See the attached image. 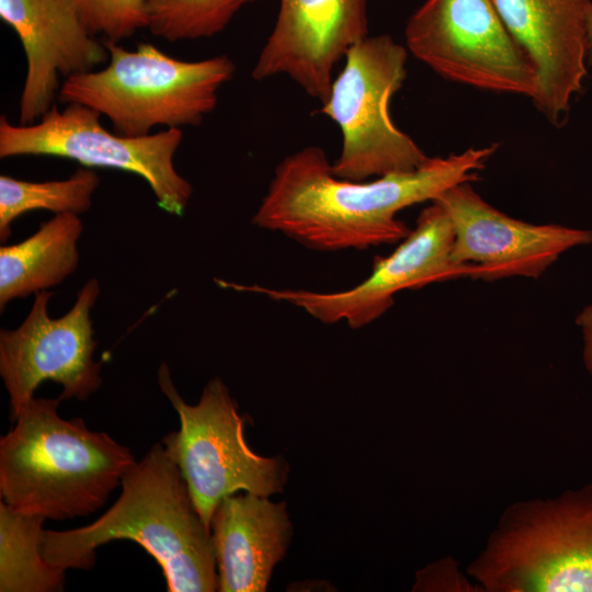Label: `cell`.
<instances>
[{"mask_svg":"<svg viewBox=\"0 0 592 592\" xmlns=\"http://www.w3.org/2000/svg\"><path fill=\"white\" fill-rule=\"evenodd\" d=\"M115 503L92 523L67 531L44 530L43 558L52 566L91 570L98 547L133 540L160 566L169 592H214L217 562L210 530L162 443L153 444L125 473Z\"/></svg>","mask_w":592,"mask_h":592,"instance_id":"cell-2","label":"cell"},{"mask_svg":"<svg viewBox=\"0 0 592 592\" xmlns=\"http://www.w3.org/2000/svg\"><path fill=\"white\" fill-rule=\"evenodd\" d=\"M45 519L18 512L0 500V592H59L66 570L42 556Z\"/></svg>","mask_w":592,"mask_h":592,"instance_id":"cell-18","label":"cell"},{"mask_svg":"<svg viewBox=\"0 0 592 592\" xmlns=\"http://www.w3.org/2000/svg\"><path fill=\"white\" fill-rule=\"evenodd\" d=\"M408 52L389 35L366 36L345 54L320 113L342 134L334 175L366 181L419 169L430 157L389 114V103L406 79Z\"/></svg>","mask_w":592,"mask_h":592,"instance_id":"cell-7","label":"cell"},{"mask_svg":"<svg viewBox=\"0 0 592 592\" xmlns=\"http://www.w3.org/2000/svg\"><path fill=\"white\" fill-rule=\"evenodd\" d=\"M83 224L78 214H56L37 231L0 248V308L60 284L79 263L78 240Z\"/></svg>","mask_w":592,"mask_h":592,"instance_id":"cell-17","label":"cell"},{"mask_svg":"<svg viewBox=\"0 0 592 592\" xmlns=\"http://www.w3.org/2000/svg\"><path fill=\"white\" fill-rule=\"evenodd\" d=\"M536 75L532 99L558 124L587 76L585 19L591 0H492Z\"/></svg>","mask_w":592,"mask_h":592,"instance_id":"cell-15","label":"cell"},{"mask_svg":"<svg viewBox=\"0 0 592 592\" xmlns=\"http://www.w3.org/2000/svg\"><path fill=\"white\" fill-rule=\"evenodd\" d=\"M453 240L451 219L442 204L434 200L421 210L414 228L396 249L386 257L376 258L371 274L351 288L317 292L219 284L293 305L326 325L344 322L352 329H360L382 317L394 305L395 296L405 289L458 277L473 278L475 265L454 262Z\"/></svg>","mask_w":592,"mask_h":592,"instance_id":"cell-10","label":"cell"},{"mask_svg":"<svg viewBox=\"0 0 592 592\" xmlns=\"http://www.w3.org/2000/svg\"><path fill=\"white\" fill-rule=\"evenodd\" d=\"M100 178L92 168L81 167L68 179L34 182L0 177V240L5 242L11 224L38 209L56 214H82L90 209Z\"/></svg>","mask_w":592,"mask_h":592,"instance_id":"cell-19","label":"cell"},{"mask_svg":"<svg viewBox=\"0 0 592 592\" xmlns=\"http://www.w3.org/2000/svg\"><path fill=\"white\" fill-rule=\"evenodd\" d=\"M498 145L430 157L419 169L372 181L338 178L326 152L307 146L275 168L252 224L317 251L364 250L400 242L410 231L400 210L479 180Z\"/></svg>","mask_w":592,"mask_h":592,"instance_id":"cell-1","label":"cell"},{"mask_svg":"<svg viewBox=\"0 0 592 592\" xmlns=\"http://www.w3.org/2000/svg\"><path fill=\"white\" fill-rule=\"evenodd\" d=\"M585 30H587V43H588V61L590 65H592V1L587 12Z\"/></svg>","mask_w":592,"mask_h":592,"instance_id":"cell-23","label":"cell"},{"mask_svg":"<svg viewBox=\"0 0 592 592\" xmlns=\"http://www.w3.org/2000/svg\"><path fill=\"white\" fill-rule=\"evenodd\" d=\"M367 30V0H280L251 76L262 81L286 75L325 103L335 65Z\"/></svg>","mask_w":592,"mask_h":592,"instance_id":"cell-13","label":"cell"},{"mask_svg":"<svg viewBox=\"0 0 592 592\" xmlns=\"http://www.w3.org/2000/svg\"><path fill=\"white\" fill-rule=\"evenodd\" d=\"M408 50L445 79L533 99L536 75L492 0H425L406 31Z\"/></svg>","mask_w":592,"mask_h":592,"instance_id":"cell-9","label":"cell"},{"mask_svg":"<svg viewBox=\"0 0 592 592\" xmlns=\"http://www.w3.org/2000/svg\"><path fill=\"white\" fill-rule=\"evenodd\" d=\"M0 16L19 36L26 57L21 125L37 122L55 105L60 78L109 60L104 43L94 38L67 0H0Z\"/></svg>","mask_w":592,"mask_h":592,"instance_id":"cell-14","label":"cell"},{"mask_svg":"<svg viewBox=\"0 0 592 592\" xmlns=\"http://www.w3.org/2000/svg\"><path fill=\"white\" fill-rule=\"evenodd\" d=\"M99 295L98 280L90 278L70 310L54 319L48 312L53 293L39 292L22 323L0 331V376L12 421L45 380L62 387L61 400L84 401L101 387L102 363L93 358L98 342L90 318Z\"/></svg>","mask_w":592,"mask_h":592,"instance_id":"cell-11","label":"cell"},{"mask_svg":"<svg viewBox=\"0 0 592 592\" xmlns=\"http://www.w3.org/2000/svg\"><path fill=\"white\" fill-rule=\"evenodd\" d=\"M60 401L34 397L0 437L1 501L53 521L102 508L136 462L129 447L83 419L61 418Z\"/></svg>","mask_w":592,"mask_h":592,"instance_id":"cell-3","label":"cell"},{"mask_svg":"<svg viewBox=\"0 0 592 592\" xmlns=\"http://www.w3.org/2000/svg\"><path fill=\"white\" fill-rule=\"evenodd\" d=\"M93 35L119 42L148 26L147 0H67Z\"/></svg>","mask_w":592,"mask_h":592,"instance_id":"cell-21","label":"cell"},{"mask_svg":"<svg viewBox=\"0 0 592 592\" xmlns=\"http://www.w3.org/2000/svg\"><path fill=\"white\" fill-rule=\"evenodd\" d=\"M435 201L452 223L453 260L475 265L473 280L538 278L563 252L592 244V230L515 219L488 204L470 183L453 186Z\"/></svg>","mask_w":592,"mask_h":592,"instance_id":"cell-12","label":"cell"},{"mask_svg":"<svg viewBox=\"0 0 592 592\" xmlns=\"http://www.w3.org/2000/svg\"><path fill=\"white\" fill-rule=\"evenodd\" d=\"M158 384L179 415L180 429L161 440L177 463L204 524L228 496L238 491L263 497L282 492L288 465L282 456L254 453L244 437V418L225 383L208 382L197 403L179 395L167 364L158 371Z\"/></svg>","mask_w":592,"mask_h":592,"instance_id":"cell-6","label":"cell"},{"mask_svg":"<svg viewBox=\"0 0 592 592\" xmlns=\"http://www.w3.org/2000/svg\"><path fill=\"white\" fill-rule=\"evenodd\" d=\"M576 325L580 327L583 340V363L592 378V304L587 305L576 317Z\"/></svg>","mask_w":592,"mask_h":592,"instance_id":"cell-22","label":"cell"},{"mask_svg":"<svg viewBox=\"0 0 592 592\" xmlns=\"http://www.w3.org/2000/svg\"><path fill=\"white\" fill-rule=\"evenodd\" d=\"M466 572L486 592H592V482L511 503Z\"/></svg>","mask_w":592,"mask_h":592,"instance_id":"cell-5","label":"cell"},{"mask_svg":"<svg viewBox=\"0 0 592 592\" xmlns=\"http://www.w3.org/2000/svg\"><path fill=\"white\" fill-rule=\"evenodd\" d=\"M254 0H147L148 29L168 42L210 37Z\"/></svg>","mask_w":592,"mask_h":592,"instance_id":"cell-20","label":"cell"},{"mask_svg":"<svg viewBox=\"0 0 592 592\" xmlns=\"http://www.w3.org/2000/svg\"><path fill=\"white\" fill-rule=\"evenodd\" d=\"M102 115L79 103L56 105L37 122L13 125L0 117V158L48 156L70 159L87 168H110L143 178L159 207L181 216L193 193L191 183L174 167V155L183 139L181 128L128 137L110 133Z\"/></svg>","mask_w":592,"mask_h":592,"instance_id":"cell-8","label":"cell"},{"mask_svg":"<svg viewBox=\"0 0 592 592\" xmlns=\"http://www.w3.org/2000/svg\"><path fill=\"white\" fill-rule=\"evenodd\" d=\"M103 43L107 65L67 78L57 98L91 107L110 119L115 133L128 137L146 136L158 126L200 125L236 70L226 55L185 61L148 43L135 50L118 42Z\"/></svg>","mask_w":592,"mask_h":592,"instance_id":"cell-4","label":"cell"},{"mask_svg":"<svg viewBox=\"0 0 592 592\" xmlns=\"http://www.w3.org/2000/svg\"><path fill=\"white\" fill-rule=\"evenodd\" d=\"M293 534L286 502L251 492L218 504L210 524L220 592H263Z\"/></svg>","mask_w":592,"mask_h":592,"instance_id":"cell-16","label":"cell"}]
</instances>
